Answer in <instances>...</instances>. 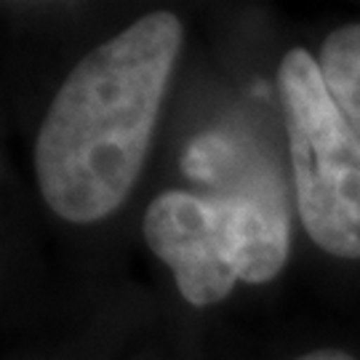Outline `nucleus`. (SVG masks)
<instances>
[{
  "label": "nucleus",
  "instance_id": "6",
  "mask_svg": "<svg viewBox=\"0 0 360 360\" xmlns=\"http://www.w3.org/2000/svg\"><path fill=\"white\" fill-rule=\"evenodd\" d=\"M294 360H358L352 358L349 352H342V349H315V352H304Z\"/></svg>",
  "mask_w": 360,
  "mask_h": 360
},
{
  "label": "nucleus",
  "instance_id": "2",
  "mask_svg": "<svg viewBox=\"0 0 360 360\" xmlns=\"http://www.w3.org/2000/svg\"><path fill=\"white\" fill-rule=\"evenodd\" d=\"M278 94L302 224L323 251L360 259V139L307 51L294 49L283 56Z\"/></svg>",
  "mask_w": 360,
  "mask_h": 360
},
{
  "label": "nucleus",
  "instance_id": "4",
  "mask_svg": "<svg viewBox=\"0 0 360 360\" xmlns=\"http://www.w3.org/2000/svg\"><path fill=\"white\" fill-rule=\"evenodd\" d=\"M144 240L195 307L227 299L238 283L230 211L217 195H158L144 214Z\"/></svg>",
  "mask_w": 360,
  "mask_h": 360
},
{
  "label": "nucleus",
  "instance_id": "3",
  "mask_svg": "<svg viewBox=\"0 0 360 360\" xmlns=\"http://www.w3.org/2000/svg\"><path fill=\"white\" fill-rule=\"evenodd\" d=\"M184 174L211 187L230 211L235 272L245 283H267L288 259V203L278 168L257 147L227 131H208L187 144Z\"/></svg>",
  "mask_w": 360,
  "mask_h": 360
},
{
  "label": "nucleus",
  "instance_id": "5",
  "mask_svg": "<svg viewBox=\"0 0 360 360\" xmlns=\"http://www.w3.org/2000/svg\"><path fill=\"white\" fill-rule=\"evenodd\" d=\"M318 67L336 107L360 139V25L339 27L323 40Z\"/></svg>",
  "mask_w": 360,
  "mask_h": 360
},
{
  "label": "nucleus",
  "instance_id": "1",
  "mask_svg": "<svg viewBox=\"0 0 360 360\" xmlns=\"http://www.w3.org/2000/svg\"><path fill=\"white\" fill-rule=\"evenodd\" d=\"M181 38L174 13H147L67 75L35 142L40 195L56 217L91 224L123 206L150 150Z\"/></svg>",
  "mask_w": 360,
  "mask_h": 360
}]
</instances>
